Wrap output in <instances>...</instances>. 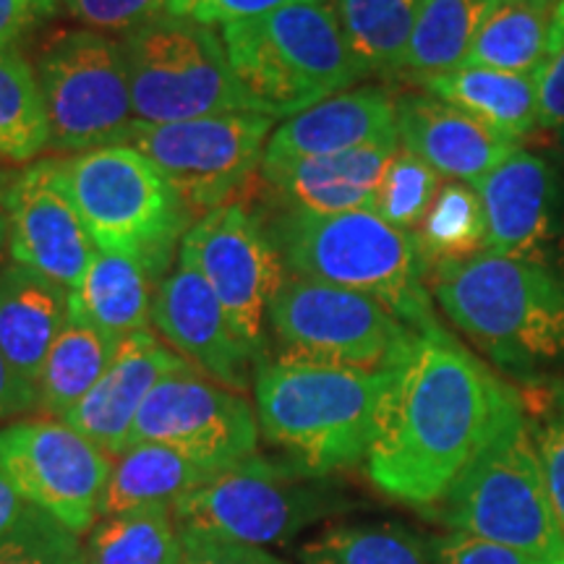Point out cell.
Masks as SVG:
<instances>
[{
	"label": "cell",
	"mask_w": 564,
	"mask_h": 564,
	"mask_svg": "<svg viewBox=\"0 0 564 564\" xmlns=\"http://www.w3.org/2000/svg\"><path fill=\"white\" fill-rule=\"evenodd\" d=\"M11 253V230H9V215H6V207L0 204V272L9 264L6 257Z\"/></svg>",
	"instance_id": "bcb514c9"
},
{
	"label": "cell",
	"mask_w": 564,
	"mask_h": 564,
	"mask_svg": "<svg viewBox=\"0 0 564 564\" xmlns=\"http://www.w3.org/2000/svg\"><path fill=\"white\" fill-rule=\"evenodd\" d=\"M494 3L497 0H421L405 74L423 84L463 68Z\"/></svg>",
	"instance_id": "83f0119b"
},
{
	"label": "cell",
	"mask_w": 564,
	"mask_h": 564,
	"mask_svg": "<svg viewBox=\"0 0 564 564\" xmlns=\"http://www.w3.org/2000/svg\"><path fill=\"white\" fill-rule=\"evenodd\" d=\"M486 251L564 270V175L554 160L514 147L476 183Z\"/></svg>",
	"instance_id": "2e32d148"
},
{
	"label": "cell",
	"mask_w": 564,
	"mask_h": 564,
	"mask_svg": "<svg viewBox=\"0 0 564 564\" xmlns=\"http://www.w3.org/2000/svg\"><path fill=\"white\" fill-rule=\"evenodd\" d=\"M421 0H335L343 37L364 74H403Z\"/></svg>",
	"instance_id": "4dcf8cb0"
},
{
	"label": "cell",
	"mask_w": 564,
	"mask_h": 564,
	"mask_svg": "<svg viewBox=\"0 0 564 564\" xmlns=\"http://www.w3.org/2000/svg\"><path fill=\"white\" fill-rule=\"evenodd\" d=\"M293 463L253 455L215 474L173 505L178 533H207L251 546L288 544L329 510V494Z\"/></svg>",
	"instance_id": "30bf717a"
},
{
	"label": "cell",
	"mask_w": 564,
	"mask_h": 564,
	"mask_svg": "<svg viewBox=\"0 0 564 564\" xmlns=\"http://www.w3.org/2000/svg\"><path fill=\"white\" fill-rule=\"evenodd\" d=\"M212 476L215 470L188 460L165 444H131L112 465L100 514L137 510V507H173L186 494L207 484Z\"/></svg>",
	"instance_id": "484cf974"
},
{
	"label": "cell",
	"mask_w": 564,
	"mask_h": 564,
	"mask_svg": "<svg viewBox=\"0 0 564 564\" xmlns=\"http://www.w3.org/2000/svg\"><path fill=\"white\" fill-rule=\"evenodd\" d=\"M58 162L97 249L137 259L160 282L192 230V215L165 175L131 144L70 154Z\"/></svg>",
	"instance_id": "52a82bcc"
},
{
	"label": "cell",
	"mask_w": 564,
	"mask_h": 564,
	"mask_svg": "<svg viewBox=\"0 0 564 564\" xmlns=\"http://www.w3.org/2000/svg\"><path fill=\"white\" fill-rule=\"evenodd\" d=\"M21 510H24V499L9 484V478L0 474V535L17 523Z\"/></svg>",
	"instance_id": "f6af8a7d"
},
{
	"label": "cell",
	"mask_w": 564,
	"mask_h": 564,
	"mask_svg": "<svg viewBox=\"0 0 564 564\" xmlns=\"http://www.w3.org/2000/svg\"><path fill=\"white\" fill-rule=\"evenodd\" d=\"M394 110L400 147L449 181L476 186L514 150L470 112L429 91H408L394 100Z\"/></svg>",
	"instance_id": "ffe728a7"
},
{
	"label": "cell",
	"mask_w": 564,
	"mask_h": 564,
	"mask_svg": "<svg viewBox=\"0 0 564 564\" xmlns=\"http://www.w3.org/2000/svg\"><path fill=\"white\" fill-rule=\"evenodd\" d=\"M154 278L137 259L97 251L82 285L68 293V314L118 340L152 324Z\"/></svg>",
	"instance_id": "d4e9b609"
},
{
	"label": "cell",
	"mask_w": 564,
	"mask_h": 564,
	"mask_svg": "<svg viewBox=\"0 0 564 564\" xmlns=\"http://www.w3.org/2000/svg\"><path fill=\"white\" fill-rule=\"evenodd\" d=\"M436 505L453 533L514 549L539 564L564 554V535L518 390L505 400L489 436Z\"/></svg>",
	"instance_id": "5b68a950"
},
{
	"label": "cell",
	"mask_w": 564,
	"mask_h": 564,
	"mask_svg": "<svg viewBox=\"0 0 564 564\" xmlns=\"http://www.w3.org/2000/svg\"><path fill=\"white\" fill-rule=\"evenodd\" d=\"M37 79L47 105L53 152H91L129 144L137 129L121 42L100 32H63L40 55Z\"/></svg>",
	"instance_id": "9c48e42d"
},
{
	"label": "cell",
	"mask_w": 564,
	"mask_h": 564,
	"mask_svg": "<svg viewBox=\"0 0 564 564\" xmlns=\"http://www.w3.org/2000/svg\"><path fill=\"white\" fill-rule=\"evenodd\" d=\"M181 564H291L262 546L217 539L207 533H181Z\"/></svg>",
	"instance_id": "60d3db41"
},
{
	"label": "cell",
	"mask_w": 564,
	"mask_h": 564,
	"mask_svg": "<svg viewBox=\"0 0 564 564\" xmlns=\"http://www.w3.org/2000/svg\"><path fill=\"white\" fill-rule=\"evenodd\" d=\"M549 564H564V554H562V556H556V560H554V562H549Z\"/></svg>",
	"instance_id": "f907efd6"
},
{
	"label": "cell",
	"mask_w": 564,
	"mask_h": 564,
	"mask_svg": "<svg viewBox=\"0 0 564 564\" xmlns=\"http://www.w3.org/2000/svg\"><path fill=\"white\" fill-rule=\"evenodd\" d=\"M429 278L444 316L494 366L533 379L564 364V270L484 251Z\"/></svg>",
	"instance_id": "3957f363"
},
{
	"label": "cell",
	"mask_w": 564,
	"mask_h": 564,
	"mask_svg": "<svg viewBox=\"0 0 564 564\" xmlns=\"http://www.w3.org/2000/svg\"><path fill=\"white\" fill-rule=\"evenodd\" d=\"M0 564H84L79 535L24 502V510L0 535Z\"/></svg>",
	"instance_id": "8d00e7d4"
},
{
	"label": "cell",
	"mask_w": 564,
	"mask_h": 564,
	"mask_svg": "<svg viewBox=\"0 0 564 564\" xmlns=\"http://www.w3.org/2000/svg\"><path fill=\"white\" fill-rule=\"evenodd\" d=\"M552 32H562L564 34V0H560V3H556L554 21H552Z\"/></svg>",
	"instance_id": "681fc988"
},
{
	"label": "cell",
	"mask_w": 564,
	"mask_h": 564,
	"mask_svg": "<svg viewBox=\"0 0 564 564\" xmlns=\"http://www.w3.org/2000/svg\"><path fill=\"white\" fill-rule=\"evenodd\" d=\"M535 100H539V126L556 131L564 126V34H549L544 61L533 74Z\"/></svg>",
	"instance_id": "ab89813d"
},
{
	"label": "cell",
	"mask_w": 564,
	"mask_h": 564,
	"mask_svg": "<svg viewBox=\"0 0 564 564\" xmlns=\"http://www.w3.org/2000/svg\"><path fill=\"white\" fill-rule=\"evenodd\" d=\"M272 118L225 112L175 123H137L129 144L139 150L181 196L194 223L228 207L262 167Z\"/></svg>",
	"instance_id": "8fae6325"
},
{
	"label": "cell",
	"mask_w": 564,
	"mask_h": 564,
	"mask_svg": "<svg viewBox=\"0 0 564 564\" xmlns=\"http://www.w3.org/2000/svg\"><path fill=\"white\" fill-rule=\"evenodd\" d=\"M144 442L165 444L220 474L257 455L259 419L241 392L186 364L167 373L141 405L129 447Z\"/></svg>",
	"instance_id": "9a60e30c"
},
{
	"label": "cell",
	"mask_w": 564,
	"mask_h": 564,
	"mask_svg": "<svg viewBox=\"0 0 564 564\" xmlns=\"http://www.w3.org/2000/svg\"><path fill=\"white\" fill-rule=\"evenodd\" d=\"M152 324L188 366L223 387L243 392L249 387L253 352L236 335L220 299L192 264L178 262L158 282Z\"/></svg>",
	"instance_id": "ac0fdd59"
},
{
	"label": "cell",
	"mask_w": 564,
	"mask_h": 564,
	"mask_svg": "<svg viewBox=\"0 0 564 564\" xmlns=\"http://www.w3.org/2000/svg\"><path fill=\"white\" fill-rule=\"evenodd\" d=\"M560 0H497L478 30L465 66L533 76L544 61Z\"/></svg>",
	"instance_id": "f1b7e54d"
},
{
	"label": "cell",
	"mask_w": 564,
	"mask_h": 564,
	"mask_svg": "<svg viewBox=\"0 0 564 564\" xmlns=\"http://www.w3.org/2000/svg\"><path fill=\"white\" fill-rule=\"evenodd\" d=\"M17 171H11V167H6L3 162H0V204L6 202V196H9L13 181H17Z\"/></svg>",
	"instance_id": "7dc6e473"
},
{
	"label": "cell",
	"mask_w": 564,
	"mask_h": 564,
	"mask_svg": "<svg viewBox=\"0 0 564 564\" xmlns=\"http://www.w3.org/2000/svg\"><path fill=\"white\" fill-rule=\"evenodd\" d=\"M51 147V121L37 70L24 55L0 51V160L32 162Z\"/></svg>",
	"instance_id": "1f68e13d"
},
{
	"label": "cell",
	"mask_w": 564,
	"mask_h": 564,
	"mask_svg": "<svg viewBox=\"0 0 564 564\" xmlns=\"http://www.w3.org/2000/svg\"><path fill=\"white\" fill-rule=\"evenodd\" d=\"M0 474L26 505L70 533L87 535L100 518L112 463L105 449L58 419H26L0 429Z\"/></svg>",
	"instance_id": "4fadbf2b"
},
{
	"label": "cell",
	"mask_w": 564,
	"mask_h": 564,
	"mask_svg": "<svg viewBox=\"0 0 564 564\" xmlns=\"http://www.w3.org/2000/svg\"><path fill=\"white\" fill-rule=\"evenodd\" d=\"M299 556L301 564H434V541L394 523L335 525L303 544Z\"/></svg>",
	"instance_id": "836d02e7"
},
{
	"label": "cell",
	"mask_w": 564,
	"mask_h": 564,
	"mask_svg": "<svg viewBox=\"0 0 564 564\" xmlns=\"http://www.w3.org/2000/svg\"><path fill=\"white\" fill-rule=\"evenodd\" d=\"M282 352L352 369H387L411 348L415 329L369 295L288 278L267 314Z\"/></svg>",
	"instance_id": "7c38bea8"
},
{
	"label": "cell",
	"mask_w": 564,
	"mask_h": 564,
	"mask_svg": "<svg viewBox=\"0 0 564 564\" xmlns=\"http://www.w3.org/2000/svg\"><path fill=\"white\" fill-rule=\"evenodd\" d=\"M512 387L440 324L415 333L392 364L366 468L387 497L436 505L478 453Z\"/></svg>",
	"instance_id": "6da1fadb"
},
{
	"label": "cell",
	"mask_w": 564,
	"mask_h": 564,
	"mask_svg": "<svg viewBox=\"0 0 564 564\" xmlns=\"http://www.w3.org/2000/svg\"><path fill=\"white\" fill-rule=\"evenodd\" d=\"M68 322V291L32 267L9 262L0 272V350L37 387L42 366Z\"/></svg>",
	"instance_id": "603a6c76"
},
{
	"label": "cell",
	"mask_w": 564,
	"mask_h": 564,
	"mask_svg": "<svg viewBox=\"0 0 564 564\" xmlns=\"http://www.w3.org/2000/svg\"><path fill=\"white\" fill-rule=\"evenodd\" d=\"M11 230V259L76 291L97 246L63 181L58 160L24 167L3 202Z\"/></svg>",
	"instance_id": "e0dca14e"
},
{
	"label": "cell",
	"mask_w": 564,
	"mask_h": 564,
	"mask_svg": "<svg viewBox=\"0 0 564 564\" xmlns=\"http://www.w3.org/2000/svg\"><path fill=\"white\" fill-rule=\"evenodd\" d=\"M183 366L186 361L178 352L165 348L150 329L123 337L100 382L61 421L108 455H123L144 400L167 373Z\"/></svg>",
	"instance_id": "d6986e66"
},
{
	"label": "cell",
	"mask_w": 564,
	"mask_h": 564,
	"mask_svg": "<svg viewBox=\"0 0 564 564\" xmlns=\"http://www.w3.org/2000/svg\"><path fill=\"white\" fill-rule=\"evenodd\" d=\"M434 564H539L514 549L474 539V535L453 533L434 541Z\"/></svg>",
	"instance_id": "b9f144b4"
},
{
	"label": "cell",
	"mask_w": 564,
	"mask_h": 564,
	"mask_svg": "<svg viewBox=\"0 0 564 564\" xmlns=\"http://www.w3.org/2000/svg\"><path fill=\"white\" fill-rule=\"evenodd\" d=\"M238 87L267 118H293L361 79L335 3H295L223 26Z\"/></svg>",
	"instance_id": "8992f818"
},
{
	"label": "cell",
	"mask_w": 564,
	"mask_h": 564,
	"mask_svg": "<svg viewBox=\"0 0 564 564\" xmlns=\"http://www.w3.org/2000/svg\"><path fill=\"white\" fill-rule=\"evenodd\" d=\"M440 178L442 175L432 171L426 162L408 152L405 147H398L379 183L373 212L394 228L415 232L440 194Z\"/></svg>",
	"instance_id": "e575fe53"
},
{
	"label": "cell",
	"mask_w": 564,
	"mask_h": 564,
	"mask_svg": "<svg viewBox=\"0 0 564 564\" xmlns=\"http://www.w3.org/2000/svg\"><path fill=\"white\" fill-rule=\"evenodd\" d=\"M384 141H400L394 97L382 87H361L288 118L267 141L264 160L324 158Z\"/></svg>",
	"instance_id": "7402d4cb"
},
{
	"label": "cell",
	"mask_w": 564,
	"mask_h": 564,
	"mask_svg": "<svg viewBox=\"0 0 564 564\" xmlns=\"http://www.w3.org/2000/svg\"><path fill=\"white\" fill-rule=\"evenodd\" d=\"M84 564H181L173 507L100 514L82 541Z\"/></svg>",
	"instance_id": "f546056e"
},
{
	"label": "cell",
	"mask_w": 564,
	"mask_h": 564,
	"mask_svg": "<svg viewBox=\"0 0 564 564\" xmlns=\"http://www.w3.org/2000/svg\"><path fill=\"white\" fill-rule=\"evenodd\" d=\"M95 32H133L165 13V0H61Z\"/></svg>",
	"instance_id": "74e56055"
},
{
	"label": "cell",
	"mask_w": 564,
	"mask_h": 564,
	"mask_svg": "<svg viewBox=\"0 0 564 564\" xmlns=\"http://www.w3.org/2000/svg\"><path fill=\"white\" fill-rule=\"evenodd\" d=\"M181 262L192 264L209 282L236 335L253 352L257 366L262 364L270 303L288 280L264 223L243 204L212 212L186 232Z\"/></svg>",
	"instance_id": "5bb4252c"
},
{
	"label": "cell",
	"mask_w": 564,
	"mask_h": 564,
	"mask_svg": "<svg viewBox=\"0 0 564 564\" xmlns=\"http://www.w3.org/2000/svg\"><path fill=\"white\" fill-rule=\"evenodd\" d=\"M295 3H322V0H165V13L204 26H228L236 21L267 17Z\"/></svg>",
	"instance_id": "f35d334b"
},
{
	"label": "cell",
	"mask_w": 564,
	"mask_h": 564,
	"mask_svg": "<svg viewBox=\"0 0 564 564\" xmlns=\"http://www.w3.org/2000/svg\"><path fill=\"white\" fill-rule=\"evenodd\" d=\"M390 382L392 366L369 371L282 352L253 373L259 432L312 476L352 468L369 457Z\"/></svg>",
	"instance_id": "7a4b0ae2"
},
{
	"label": "cell",
	"mask_w": 564,
	"mask_h": 564,
	"mask_svg": "<svg viewBox=\"0 0 564 564\" xmlns=\"http://www.w3.org/2000/svg\"><path fill=\"white\" fill-rule=\"evenodd\" d=\"M264 228L293 278L369 295L415 333L440 324L426 291L429 267L415 236L394 228L373 209L340 215L280 209Z\"/></svg>",
	"instance_id": "277c9868"
},
{
	"label": "cell",
	"mask_w": 564,
	"mask_h": 564,
	"mask_svg": "<svg viewBox=\"0 0 564 564\" xmlns=\"http://www.w3.org/2000/svg\"><path fill=\"white\" fill-rule=\"evenodd\" d=\"M58 0H0V51H9L26 30L55 13Z\"/></svg>",
	"instance_id": "7bdbcfd3"
},
{
	"label": "cell",
	"mask_w": 564,
	"mask_h": 564,
	"mask_svg": "<svg viewBox=\"0 0 564 564\" xmlns=\"http://www.w3.org/2000/svg\"><path fill=\"white\" fill-rule=\"evenodd\" d=\"M37 408V387L26 382L0 350V423Z\"/></svg>",
	"instance_id": "ee69618b"
},
{
	"label": "cell",
	"mask_w": 564,
	"mask_h": 564,
	"mask_svg": "<svg viewBox=\"0 0 564 564\" xmlns=\"http://www.w3.org/2000/svg\"><path fill=\"white\" fill-rule=\"evenodd\" d=\"M121 340L68 314L66 327L51 348L37 382V408L42 413L63 419L70 408L87 398L102 379Z\"/></svg>",
	"instance_id": "4316f807"
},
{
	"label": "cell",
	"mask_w": 564,
	"mask_h": 564,
	"mask_svg": "<svg viewBox=\"0 0 564 564\" xmlns=\"http://www.w3.org/2000/svg\"><path fill=\"white\" fill-rule=\"evenodd\" d=\"M413 236L429 274L440 264L478 257L486 251V215L481 196L470 183H444Z\"/></svg>",
	"instance_id": "d6a6232c"
},
{
	"label": "cell",
	"mask_w": 564,
	"mask_h": 564,
	"mask_svg": "<svg viewBox=\"0 0 564 564\" xmlns=\"http://www.w3.org/2000/svg\"><path fill=\"white\" fill-rule=\"evenodd\" d=\"M139 123L257 112L232 76L225 42L212 26L162 13L121 40Z\"/></svg>",
	"instance_id": "ba28073f"
},
{
	"label": "cell",
	"mask_w": 564,
	"mask_h": 564,
	"mask_svg": "<svg viewBox=\"0 0 564 564\" xmlns=\"http://www.w3.org/2000/svg\"><path fill=\"white\" fill-rule=\"evenodd\" d=\"M552 147H554V154H556V160H554L556 167H560L562 175H564V126H562V129L554 131Z\"/></svg>",
	"instance_id": "c3c4849f"
},
{
	"label": "cell",
	"mask_w": 564,
	"mask_h": 564,
	"mask_svg": "<svg viewBox=\"0 0 564 564\" xmlns=\"http://www.w3.org/2000/svg\"><path fill=\"white\" fill-rule=\"evenodd\" d=\"M520 400L531 423L556 523L564 535V379L544 384L535 382L533 390L520 392Z\"/></svg>",
	"instance_id": "d590c367"
},
{
	"label": "cell",
	"mask_w": 564,
	"mask_h": 564,
	"mask_svg": "<svg viewBox=\"0 0 564 564\" xmlns=\"http://www.w3.org/2000/svg\"><path fill=\"white\" fill-rule=\"evenodd\" d=\"M423 89L470 112L510 144L531 137L539 126L533 76L486 66H463L423 82Z\"/></svg>",
	"instance_id": "cb8c5ba5"
},
{
	"label": "cell",
	"mask_w": 564,
	"mask_h": 564,
	"mask_svg": "<svg viewBox=\"0 0 564 564\" xmlns=\"http://www.w3.org/2000/svg\"><path fill=\"white\" fill-rule=\"evenodd\" d=\"M398 147L400 141H384L324 158L262 160L259 171L282 209L314 215L377 209L379 183Z\"/></svg>",
	"instance_id": "44dd1931"
}]
</instances>
